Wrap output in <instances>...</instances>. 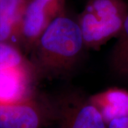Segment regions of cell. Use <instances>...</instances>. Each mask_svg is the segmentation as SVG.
I'll return each mask as SVG.
<instances>
[{
	"label": "cell",
	"instance_id": "obj_1",
	"mask_svg": "<svg viewBox=\"0 0 128 128\" xmlns=\"http://www.w3.org/2000/svg\"><path fill=\"white\" fill-rule=\"evenodd\" d=\"M86 46L77 21L64 14L38 38L30 60L38 79L60 78L73 72Z\"/></svg>",
	"mask_w": 128,
	"mask_h": 128
},
{
	"label": "cell",
	"instance_id": "obj_2",
	"mask_svg": "<svg viewBox=\"0 0 128 128\" xmlns=\"http://www.w3.org/2000/svg\"><path fill=\"white\" fill-rule=\"evenodd\" d=\"M128 12L124 0H88L77 21L86 48H98L118 37Z\"/></svg>",
	"mask_w": 128,
	"mask_h": 128
},
{
	"label": "cell",
	"instance_id": "obj_3",
	"mask_svg": "<svg viewBox=\"0 0 128 128\" xmlns=\"http://www.w3.org/2000/svg\"><path fill=\"white\" fill-rule=\"evenodd\" d=\"M54 119L53 100L36 94L14 103H0V128H44Z\"/></svg>",
	"mask_w": 128,
	"mask_h": 128
},
{
	"label": "cell",
	"instance_id": "obj_4",
	"mask_svg": "<svg viewBox=\"0 0 128 128\" xmlns=\"http://www.w3.org/2000/svg\"><path fill=\"white\" fill-rule=\"evenodd\" d=\"M54 119L58 128H107L102 114L78 92H68L53 100Z\"/></svg>",
	"mask_w": 128,
	"mask_h": 128
},
{
	"label": "cell",
	"instance_id": "obj_5",
	"mask_svg": "<svg viewBox=\"0 0 128 128\" xmlns=\"http://www.w3.org/2000/svg\"><path fill=\"white\" fill-rule=\"evenodd\" d=\"M66 0H28L19 41L32 51L35 43L54 19L66 14Z\"/></svg>",
	"mask_w": 128,
	"mask_h": 128
},
{
	"label": "cell",
	"instance_id": "obj_6",
	"mask_svg": "<svg viewBox=\"0 0 128 128\" xmlns=\"http://www.w3.org/2000/svg\"><path fill=\"white\" fill-rule=\"evenodd\" d=\"M38 79L33 66L0 71V103H14L35 96Z\"/></svg>",
	"mask_w": 128,
	"mask_h": 128
},
{
	"label": "cell",
	"instance_id": "obj_7",
	"mask_svg": "<svg viewBox=\"0 0 128 128\" xmlns=\"http://www.w3.org/2000/svg\"><path fill=\"white\" fill-rule=\"evenodd\" d=\"M28 0L0 1V41H19L24 16Z\"/></svg>",
	"mask_w": 128,
	"mask_h": 128
},
{
	"label": "cell",
	"instance_id": "obj_8",
	"mask_svg": "<svg viewBox=\"0 0 128 128\" xmlns=\"http://www.w3.org/2000/svg\"><path fill=\"white\" fill-rule=\"evenodd\" d=\"M107 124L110 120L128 117V91L120 88H110L89 97Z\"/></svg>",
	"mask_w": 128,
	"mask_h": 128
},
{
	"label": "cell",
	"instance_id": "obj_9",
	"mask_svg": "<svg viewBox=\"0 0 128 128\" xmlns=\"http://www.w3.org/2000/svg\"><path fill=\"white\" fill-rule=\"evenodd\" d=\"M109 66L115 78L128 83V12L123 27L111 51Z\"/></svg>",
	"mask_w": 128,
	"mask_h": 128
},
{
	"label": "cell",
	"instance_id": "obj_10",
	"mask_svg": "<svg viewBox=\"0 0 128 128\" xmlns=\"http://www.w3.org/2000/svg\"><path fill=\"white\" fill-rule=\"evenodd\" d=\"M33 66L12 44L0 41V71L8 69Z\"/></svg>",
	"mask_w": 128,
	"mask_h": 128
},
{
	"label": "cell",
	"instance_id": "obj_11",
	"mask_svg": "<svg viewBox=\"0 0 128 128\" xmlns=\"http://www.w3.org/2000/svg\"><path fill=\"white\" fill-rule=\"evenodd\" d=\"M107 128H128V117L118 118L108 122Z\"/></svg>",
	"mask_w": 128,
	"mask_h": 128
},
{
	"label": "cell",
	"instance_id": "obj_12",
	"mask_svg": "<svg viewBox=\"0 0 128 128\" xmlns=\"http://www.w3.org/2000/svg\"><path fill=\"white\" fill-rule=\"evenodd\" d=\"M0 1H1V0H0Z\"/></svg>",
	"mask_w": 128,
	"mask_h": 128
}]
</instances>
